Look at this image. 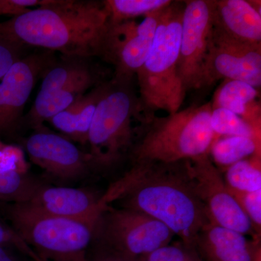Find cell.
<instances>
[{"instance_id":"cell-2","label":"cell","mask_w":261,"mask_h":261,"mask_svg":"<svg viewBox=\"0 0 261 261\" xmlns=\"http://www.w3.org/2000/svg\"><path fill=\"white\" fill-rule=\"evenodd\" d=\"M108 24L103 2L51 0L0 23V39L89 59L100 56Z\"/></svg>"},{"instance_id":"cell-16","label":"cell","mask_w":261,"mask_h":261,"mask_svg":"<svg viewBox=\"0 0 261 261\" xmlns=\"http://www.w3.org/2000/svg\"><path fill=\"white\" fill-rule=\"evenodd\" d=\"M214 25L241 42L261 44V14L246 0H212Z\"/></svg>"},{"instance_id":"cell-26","label":"cell","mask_w":261,"mask_h":261,"mask_svg":"<svg viewBox=\"0 0 261 261\" xmlns=\"http://www.w3.org/2000/svg\"><path fill=\"white\" fill-rule=\"evenodd\" d=\"M140 261H203L194 247L183 243L168 245L151 252Z\"/></svg>"},{"instance_id":"cell-3","label":"cell","mask_w":261,"mask_h":261,"mask_svg":"<svg viewBox=\"0 0 261 261\" xmlns=\"http://www.w3.org/2000/svg\"><path fill=\"white\" fill-rule=\"evenodd\" d=\"M211 102L164 117L146 116L130 152L132 163H174L210 153Z\"/></svg>"},{"instance_id":"cell-32","label":"cell","mask_w":261,"mask_h":261,"mask_svg":"<svg viewBox=\"0 0 261 261\" xmlns=\"http://www.w3.org/2000/svg\"><path fill=\"white\" fill-rule=\"evenodd\" d=\"M0 261H21L15 255L13 249L0 245Z\"/></svg>"},{"instance_id":"cell-23","label":"cell","mask_w":261,"mask_h":261,"mask_svg":"<svg viewBox=\"0 0 261 261\" xmlns=\"http://www.w3.org/2000/svg\"><path fill=\"white\" fill-rule=\"evenodd\" d=\"M211 126L215 140L222 137H245L261 142L260 130H255L238 115L225 108H212Z\"/></svg>"},{"instance_id":"cell-4","label":"cell","mask_w":261,"mask_h":261,"mask_svg":"<svg viewBox=\"0 0 261 261\" xmlns=\"http://www.w3.org/2000/svg\"><path fill=\"white\" fill-rule=\"evenodd\" d=\"M185 2L172 1L161 11L152 45L145 63L137 70L141 111L178 112L186 92L178 74Z\"/></svg>"},{"instance_id":"cell-9","label":"cell","mask_w":261,"mask_h":261,"mask_svg":"<svg viewBox=\"0 0 261 261\" xmlns=\"http://www.w3.org/2000/svg\"><path fill=\"white\" fill-rule=\"evenodd\" d=\"M186 164L209 222L260 240L209 154L188 160Z\"/></svg>"},{"instance_id":"cell-21","label":"cell","mask_w":261,"mask_h":261,"mask_svg":"<svg viewBox=\"0 0 261 261\" xmlns=\"http://www.w3.org/2000/svg\"><path fill=\"white\" fill-rule=\"evenodd\" d=\"M225 183L229 190L255 192L261 190V155L254 154L226 170Z\"/></svg>"},{"instance_id":"cell-29","label":"cell","mask_w":261,"mask_h":261,"mask_svg":"<svg viewBox=\"0 0 261 261\" xmlns=\"http://www.w3.org/2000/svg\"><path fill=\"white\" fill-rule=\"evenodd\" d=\"M22 47L0 39V80L17 61L21 59Z\"/></svg>"},{"instance_id":"cell-15","label":"cell","mask_w":261,"mask_h":261,"mask_svg":"<svg viewBox=\"0 0 261 261\" xmlns=\"http://www.w3.org/2000/svg\"><path fill=\"white\" fill-rule=\"evenodd\" d=\"M245 236L209 222L201 228L194 248L203 261H254L260 240Z\"/></svg>"},{"instance_id":"cell-5","label":"cell","mask_w":261,"mask_h":261,"mask_svg":"<svg viewBox=\"0 0 261 261\" xmlns=\"http://www.w3.org/2000/svg\"><path fill=\"white\" fill-rule=\"evenodd\" d=\"M7 214L12 228L43 261H87L99 220L49 216L20 203L11 204Z\"/></svg>"},{"instance_id":"cell-19","label":"cell","mask_w":261,"mask_h":261,"mask_svg":"<svg viewBox=\"0 0 261 261\" xmlns=\"http://www.w3.org/2000/svg\"><path fill=\"white\" fill-rule=\"evenodd\" d=\"M257 90L241 81L224 80L215 93L211 106L228 110L261 132L260 105L255 100Z\"/></svg>"},{"instance_id":"cell-27","label":"cell","mask_w":261,"mask_h":261,"mask_svg":"<svg viewBox=\"0 0 261 261\" xmlns=\"http://www.w3.org/2000/svg\"><path fill=\"white\" fill-rule=\"evenodd\" d=\"M28 163L25 161L23 149L5 143L0 139V172H28Z\"/></svg>"},{"instance_id":"cell-22","label":"cell","mask_w":261,"mask_h":261,"mask_svg":"<svg viewBox=\"0 0 261 261\" xmlns=\"http://www.w3.org/2000/svg\"><path fill=\"white\" fill-rule=\"evenodd\" d=\"M171 0H107L103 1L110 21L120 22L147 16L163 9Z\"/></svg>"},{"instance_id":"cell-7","label":"cell","mask_w":261,"mask_h":261,"mask_svg":"<svg viewBox=\"0 0 261 261\" xmlns=\"http://www.w3.org/2000/svg\"><path fill=\"white\" fill-rule=\"evenodd\" d=\"M97 231L102 236L103 247L137 261L169 245L175 237L161 221L124 207H108L101 216Z\"/></svg>"},{"instance_id":"cell-12","label":"cell","mask_w":261,"mask_h":261,"mask_svg":"<svg viewBox=\"0 0 261 261\" xmlns=\"http://www.w3.org/2000/svg\"><path fill=\"white\" fill-rule=\"evenodd\" d=\"M29 159L49 176L71 181L83 177L93 166L90 154L67 137L37 128L25 142Z\"/></svg>"},{"instance_id":"cell-8","label":"cell","mask_w":261,"mask_h":261,"mask_svg":"<svg viewBox=\"0 0 261 261\" xmlns=\"http://www.w3.org/2000/svg\"><path fill=\"white\" fill-rule=\"evenodd\" d=\"M163 9L147 15L140 23L109 20L99 57L114 65L113 81L130 82L145 63Z\"/></svg>"},{"instance_id":"cell-24","label":"cell","mask_w":261,"mask_h":261,"mask_svg":"<svg viewBox=\"0 0 261 261\" xmlns=\"http://www.w3.org/2000/svg\"><path fill=\"white\" fill-rule=\"evenodd\" d=\"M39 185L29 177L28 172H0V203L27 202Z\"/></svg>"},{"instance_id":"cell-10","label":"cell","mask_w":261,"mask_h":261,"mask_svg":"<svg viewBox=\"0 0 261 261\" xmlns=\"http://www.w3.org/2000/svg\"><path fill=\"white\" fill-rule=\"evenodd\" d=\"M220 80L241 81L260 89L261 44L241 42L214 25L202 88Z\"/></svg>"},{"instance_id":"cell-11","label":"cell","mask_w":261,"mask_h":261,"mask_svg":"<svg viewBox=\"0 0 261 261\" xmlns=\"http://www.w3.org/2000/svg\"><path fill=\"white\" fill-rule=\"evenodd\" d=\"M182 19L178 74L185 92L202 88L211 35L213 1L187 0Z\"/></svg>"},{"instance_id":"cell-28","label":"cell","mask_w":261,"mask_h":261,"mask_svg":"<svg viewBox=\"0 0 261 261\" xmlns=\"http://www.w3.org/2000/svg\"><path fill=\"white\" fill-rule=\"evenodd\" d=\"M0 245L10 247L32 261H43L13 228L0 221Z\"/></svg>"},{"instance_id":"cell-20","label":"cell","mask_w":261,"mask_h":261,"mask_svg":"<svg viewBox=\"0 0 261 261\" xmlns=\"http://www.w3.org/2000/svg\"><path fill=\"white\" fill-rule=\"evenodd\" d=\"M254 154L261 155V142L245 137H222L214 141L210 158L216 167L226 169Z\"/></svg>"},{"instance_id":"cell-17","label":"cell","mask_w":261,"mask_h":261,"mask_svg":"<svg viewBox=\"0 0 261 261\" xmlns=\"http://www.w3.org/2000/svg\"><path fill=\"white\" fill-rule=\"evenodd\" d=\"M97 83V75L91 68L60 88L49 92L39 91L28 113L31 126L34 129L42 128L44 122L50 121L53 117L69 107L88 90L99 85Z\"/></svg>"},{"instance_id":"cell-31","label":"cell","mask_w":261,"mask_h":261,"mask_svg":"<svg viewBox=\"0 0 261 261\" xmlns=\"http://www.w3.org/2000/svg\"><path fill=\"white\" fill-rule=\"evenodd\" d=\"M29 10L15 4L13 0H0V16L4 15L16 16L28 11Z\"/></svg>"},{"instance_id":"cell-30","label":"cell","mask_w":261,"mask_h":261,"mask_svg":"<svg viewBox=\"0 0 261 261\" xmlns=\"http://www.w3.org/2000/svg\"><path fill=\"white\" fill-rule=\"evenodd\" d=\"M87 261H137L124 256L114 250L101 247L99 250L94 252L91 257L87 255Z\"/></svg>"},{"instance_id":"cell-18","label":"cell","mask_w":261,"mask_h":261,"mask_svg":"<svg viewBox=\"0 0 261 261\" xmlns=\"http://www.w3.org/2000/svg\"><path fill=\"white\" fill-rule=\"evenodd\" d=\"M109 83L100 84L79 98L69 107L51 118L50 123L70 140L87 144L94 111Z\"/></svg>"},{"instance_id":"cell-1","label":"cell","mask_w":261,"mask_h":261,"mask_svg":"<svg viewBox=\"0 0 261 261\" xmlns=\"http://www.w3.org/2000/svg\"><path fill=\"white\" fill-rule=\"evenodd\" d=\"M110 203L140 211L161 221L194 247L201 228L209 223L196 192L186 161L133 163V166L105 194Z\"/></svg>"},{"instance_id":"cell-6","label":"cell","mask_w":261,"mask_h":261,"mask_svg":"<svg viewBox=\"0 0 261 261\" xmlns=\"http://www.w3.org/2000/svg\"><path fill=\"white\" fill-rule=\"evenodd\" d=\"M130 83L113 80L98 102L87 140L93 166L113 167L133 147L136 132L132 122L141 109Z\"/></svg>"},{"instance_id":"cell-13","label":"cell","mask_w":261,"mask_h":261,"mask_svg":"<svg viewBox=\"0 0 261 261\" xmlns=\"http://www.w3.org/2000/svg\"><path fill=\"white\" fill-rule=\"evenodd\" d=\"M51 53L22 58L0 80V135L18 126L37 79L53 64Z\"/></svg>"},{"instance_id":"cell-33","label":"cell","mask_w":261,"mask_h":261,"mask_svg":"<svg viewBox=\"0 0 261 261\" xmlns=\"http://www.w3.org/2000/svg\"><path fill=\"white\" fill-rule=\"evenodd\" d=\"M254 261H261V248L259 249L258 251H257Z\"/></svg>"},{"instance_id":"cell-25","label":"cell","mask_w":261,"mask_h":261,"mask_svg":"<svg viewBox=\"0 0 261 261\" xmlns=\"http://www.w3.org/2000/svg\"><path fill=\"white\" fill-rule=\"evenodd\" d=\"M228 190L251 223L255 234L260 238L261 190L255 192H238L229 189Z\"/></svg>"},{"instance_id":"cell-14","label":"cell","mask_w":261,"mask_h":261,"mask_svg":"<svg viewBox=\"0 0 261 261\" xmlns=\"http://www.w3.org/2000/svg\"><path fill=\"white\" fill-rule=\"evenodd\" d=\"M22 205L40 214L58 217L99 221L109 207L102 195L83 189L39 185Z\"/></svg>"}]
</instances>
